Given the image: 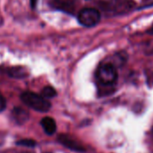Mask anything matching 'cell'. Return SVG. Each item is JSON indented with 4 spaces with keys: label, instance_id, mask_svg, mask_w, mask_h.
<instances>
[{
    "label": "cell",
    "instance_id": "cell-2",
    "mask_svg": "<svg viewBox=\"0 0 153 153\" xmlns=\"http://www.w3.org/2000/svg\"><path fill=\"white\" fill-rule=\"evenodd\" d=\"M116 67L111 63L106 62L99 66L97 71V79L103 86H111L117 80Z\"/></svg>",
    "mask_w": 153,
    "mask_h": 153
},
{
    "label": "cell",
    "instance_id": "cell-10",
    "mask_svg": "<svg viewBox=\"0 0 153 153\" xmlns=\"http://www.w3.org/2000/svg\"><path fill=\"white\" fill-rule=\"evenodd\" d=\"M17 145H21V146H26V147H30V148H33L36 145V142L33 140H29V139H26V140H21L19 141L16 142Z\"/></svg>",
    "mask_w": 153,
    "mask_h": 153
},
{
    "label": "cell",
    "instance_id": "cell-4",
    "mask_svg": "<svg viewBox=\"0 0 153 153\" xmlns=\"http://www.w3.org/2000/svg\"><path fill=\"white\" fill-rule=\"evenodd\" d=\"M58 140L60 144L67 147L68 149L76 151V152H85V148L76 140H74L72 137L67 135V134H60L58 137Z\"/></svg>",
    "mask_w": 153,
    "mask_h": 153
},
{
    "label": "cell",
    "instance_id": "cell-3",
    "mask_svg": "<svg viewBox=\"0 0 153 153\" xmlns=\"http://www.w3.org/2000/svg\"><path fill=\"white\" fill-rule=\"evenodd\" d=\"M100 19L101 14L98 10L95 8H84L79 12L78 16V20L79 24L86 27L95 26L99 23Z\"/></svg>",
    "mask_w": 153,
    "mask_h": 153
},
{
    "label": "cell",
    "instance_id": "cell-6",
    "mask_svg": "<svg viewBox=\"0 0 153 153\" xmlns=\"http://www.w3.org/2000/svg\"><path fill=\"white\" fill-rule=\"evenodd\" d=\"M41 124L45 131L46 134L48 135H52L55 133L57 126L55 121L51 117H44L41 121Z\"/></svg>",
    "mask_w": 153,
    "mask_h": 153
},
{
    "label": "cell",
    "instance_id": "cell-8",
    "mask_svg": "<svg viewBox=\"0 0 153 153\" xmlns=\"http://www.w3.org/2000/svg\"><path fill=\"white\" fill-rule=\"evenodd\" d=\"M8 75L15 79H23L27 76V71L23 67H14L8 69Z\"/></svg>",
    "mask_w": 153,
    "mask_h": 153
},
{
    "label": "cell",
    "instance_id": "cell-1",
    "mask_svg": "<svg viewBox=\"0 0 153 153\" xmlns=\"http://www.w3.org/2000/svg\"><path fill=\"white\" fill-rule=\"evenodd\" d=\"M21 100L30 108L41 113L48 112L51 109V103L42 95L33 92H24L21 95Z\"/></svg>",
    "mask_w": 153,
    "mask_h": 153
},
{
    "label": "cell",
    "instance_id": "cell-9",
    "mask_svg": "<svg viewBox=\"0 0 153 153\" xmlns=\"http://www.w3.org/2000/svg\"><path fill=\"white\" fill-rule=\"evenodd\" d=\"M41 95H42L43 97H45L46 99H48V98H52V97H56L57 92H56V90H55L52 87H45V88L42 90Z\"/></svg>",
    "mask_w": 153,
    "mask_h": 153
},
{
    "label": "cell",
    "instance_id": "cell-12",
    "mask_svg": "<svg viewBox=\"0 0 153 153\" xmlns=\"http://www.w3.org/2000/svg\"><path fill=\"white\" fill-rule=\"evenodd\" d=\"M36 3H37V0H31V6H32L33 8H35Z\"/></svg>",
    "mask_w": 153,
    "mask_h": 153
},
{
    "label": "cell",
    "instance_id": "cell-13",
    "mask_svg": "<svg viewBox=\"0 0 153 153\" xmlns=\"http://www.w3.org/2000/svg\"><path fill=\"white\" fill-rule=\"evenodd\" d=\"M148 32H149V33H152V34H153V26H152V27H151V28H150V29H149Z\"/></svg>",
    "mask_w": 153,
    "mask_h": 153
},
{
    "label": "cell",
    "instance_id": "cell-7",
    "mask_svg": "<svg viewBox=\"0 0 153 153\" xmlns=\"http://www.w3.org/2000/svg\"><path fill=\"white\" fill-rule=\"evenodd\" d=\"M76 0H54L55 5L59 9L68 13H72Z\"/></svg>",
    "mask_w": 153,
    "mask_h": 153
},
{
    "label": "cell",
    "instance_id": "cell-11",
    "mask_svg": "<svg viewBox=\"0 0 153 153\" xmlns=\"http://www.w3.org/2000/svg\"><path fill=\"white\" fill-rule=\"evenodd\" d=\"M7 107V102L5 97L2 96V94L0 93V112H2L6 109Z\"/></svg>",
    "mask_w": 153,
    "mask_h": 153
},
{
    "label": "cell",
    "instance_id": "cell-5",
    "mask_svg": "<svg viewBox=\"0 0 153 153\" xmlns=\"http://www.w3.org/2000/svg\"><path fill=\"white\" fill-rule=\"evenodd\" d=\"M12 117L16 123L23 124L28 120L29 114L27 111H25V109L21 107H15L12 112Z\"/></svg>",
    "mask_w": 153,
    "mask_h": 153
}]
</instances>
